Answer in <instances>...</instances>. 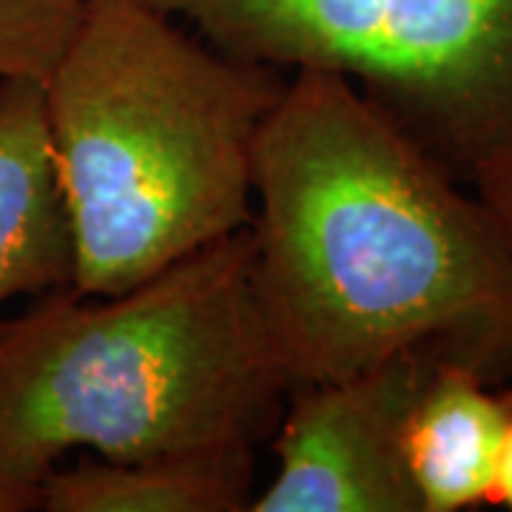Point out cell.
Instances as JSON below:
<instances>
[{
	"instance_id": "obj_1",
	"label": "cell",
	"mask_w": 512,
	"mask_h": 512,
	"mask_svg": "<svg viewBox=\"0 0 512 512\" xmlns=\"http://www.w3.org/2000/svg\"><path fill=\"white\" fill-rule=\"evenodd\" d=\"M251 291L288 393L410 350L512 379L493 211L350 80L299 69L254 148Z\"/></svg>"
},
{
	"instance_id": "obj_2",
	"label": "cell",
	"mask_w": 512,
	"mask_h": 512,
	"mask_svg": "<svg viewBox=\"0 0 512 512\" xmlns=\"http://www.w3.org/2000/svg\"><path fill=\"white\" fill-rule=\"evenodd\" d=\"M248 228L131 291L55 288L0 322V512L37 510L69 453L131 461L274 430L288 382L256 311Z\"/></svg>"
},
{
	"instance_id": "obj_3",
	"label": "cell",
	"mask_w": 512,
	"mask_h": 512,
	"mask_svg": "<svg viewBox=\"0 0 512 512\" xmlns=\"http://www.w3.org/2000/svg\"><path fill=\"white\" fill-rule=\"evenodd\" d=\"M288 74L143 0H86L43 83L72 291L114 296L254 220V148Z\"/></svg>"
},
{
	"instance_id": "obj_4",
	"label": "cell",
	"mask_w": 512,
	"mask_h": 512,
	"mask_svg": "<svg viewBox=\"0 0 512 512\" xmlns=\"http://www.w3.org/2000/svg\"><path fill=\"white\" fill-rule=\"evenodd\" d=\"M228 55L350 80L456 180L512 140V0H143Z\"/></svg>"
},
{
	"instance_id": "obj_5",
	"label": "cell",
	"mask_w": 512,
	"mask_h": 512,
	"mask_svg": "<svg viewBox=\"0 0 512 512\" xmlns=\"http://www.w3.org/2000/svg\"><path fill=\"white\" fill-rule=\"evenodd\" d=\"M410 350L333 382L293 387L276 421V473L251 512H419L402 430L433 365Z\"/></svg>"
},
{
	"instance_id": "obj_6",
	"label": "cell",
	"mask_w": 512,
	"mask_h": 512,
	"mask_svg": "<svg viewBox=\"0 0 512 512\" xmlns=\"http://www.w3.org/2000/svg\"><path fill=\"white\" fill-rule=\"evenodd\" d=\"M512 427V387L458 362H436L407 410L402 456L419 512L493 504L495 473Z\"/></svg>"
},
{
	"instance_id": "obj_7",
	"label": "cell",
	"mask_w": 512,
	"mask_h": 512,
	"mask_svg": "<svg viewBox=\"0 0 512 512\" xmlns=\"http://www.w3.org/2000/svg\"><path fill=\"white\" fill-rule=\"evenodd\" d=\"M74 248L43 83L0 80V305L69 288Z\"/></svg>"
},
{
	"instance_id": "obj_8",
	"label": "cell",
	"mask_w": 512,
	"mask_h": 512,
	"mask_svg": "<svg viewBox=\"0 0 512 512\" xmlns=\"http://www.w3.org/2000/svg\"><path fill=\"white\" fill-rule=\"evenodd\" d=\"M254 444L109 461L86 456L55 467L37 510L49 512H242L254 501Z\"/></svg>"
},
{
	"instance_id": "obj_9",
	"label": "cell",
	"mask_w": 512,
	"mask_h": 512,
	"mask_svg": "<svg viewBox=\"0 0 512 512\" xmlns=\"http://www.w3.org/2000/svg\"><path fill=\"white\" fill-rule=\"evenodd\" d=\"M86 0H0V80L46 83Z\"/></svg>"
},
{
	"instance_id": "obj_10",
	"label": "cell",
	"mask_w": 512,
	"mask_h": 512,
	"mask_svg": "<svg viewBox=\"0 0 512 512\" xmlns=\"http://www.w3.org/2000/svg\"><path fill=\"white\" fill-rule=\"evenodd\" d=\"M470 188L478 194L501 225L512 248V140L484 157L470 177Z\"/></svg>"
},
{
	"instance_id": "obj_11",
	"label": "cell",
	"mask_w": 512,
	"mask_h": 512,
	"mask_svg": "<svg viewBox=\"0 0 512 512\" xmlns=\"http://www.w3.org/2000/svg\"><path fill=\"white\" fill-rule=\"evenodd\" d=\"M493 504L507 507L512 512V427L510 433H507V441H504V450H501L498 473H495Z\"/></svg>"
}]
</instances>
